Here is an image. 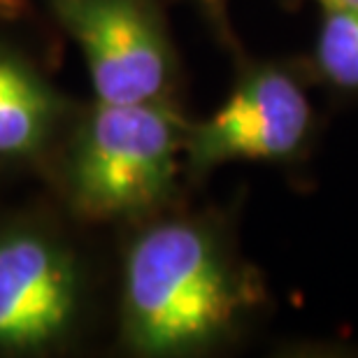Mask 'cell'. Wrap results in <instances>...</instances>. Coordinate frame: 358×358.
Returning a JSON list of instances; mask_svg holds the SVG:
<instances>
[{"instance_id":"2","label":"cell","mask_w":358,"mask_h":358,"mask_svg":"<svg viewBox=\"0 0 358 358\" xmlns=\"http://www.w3.org/2000/svg\"><path fill=\"white\" fill-rule=\"evenodd\" d=\"M189 126L168 100L98 103L70 166L77 210L91 219H117L161 207L177 186Z\"/></svg>"},{"instance_id":"3","label":"cell","mask_w":358,"mask_h":358,"mask_svg":"<svg viewBox=\"0 0 358 358\" xmlns=\"http://www.w3.org/2000/svg\"><path fill=\"white\" fill-rule=\"evenodd\" d=\"M303 63L254 61L212 117L189 126L186 163L196 173L233 161L291 166L317 138V114Z\"/></svg>"},{"instance_id":"5","label":"cell","mask_w":358,"mask_h":358,"mask_svg":"<svg viewBox=\"0 0 358 358\" xmlns=\"http://www.w3.org/2000/svg\"><path fill=\"white\" fill-rule=\"evenodd\" d=\"M77 279L68 256L35 235L0 240V345L38 347L73 317Z\"/></svg>"},{"instance_id":"1","label":"cell","mask_w":358,"mask_h":358,"mask_svg":"<svg viewBox=\"0 0 358 358\" xmlns=\"http://www.w3.org/2000/svg\"><path fill=\"white\" fill-rule=\"evenodd\" d=\"M266 300L261 272L203 221H159L126 254L124 335L140 354L210 349L242 331Z\"/></svg>"},{"instance_id":"8","label":"cell","mask_w":358,"mask_h":358,"mask_svg":"<svg viewBox=\"0 0 358 358\" xmlns=\"http://www.w3.org/2000/svg\"><path fill=\"white\" fill-rule=\"evenodd\" d=\"M207 21L231 42V28H228V0H196Z\"/></svg>"},{"instance_id":"9","label":"cell","mask_w":358,"mask_h":358,"mask_svg":"<svg viewBox=\"0 0 358 358\" xmlns=\"http://www.w3.org/2000/svg\"><path fill=\"white\" fill-rule=\"evenodd\" d=\"M319 7L324 5H340V7H352V10H358V0H314Z\"/></svg>"},{"instance_id":"4","label":"cell","mask_w":358,"mask_h":358,"mask_svg":"<svg viewBox=\"0 0 358 358\" xmlns=\"http://www.w3.org/2000/svg\"><path fill=\"white\" fill-rule=\"evenodd\" d=\"M80 45L98 103L168 100L173 47L154 0H52Z\"/></svg>"},{"instance_id":"6","label":"cell","mask_w":358,"mask_h":358,"mask_svg":"<svg viewBox=\"0 0 358 358\" xmlns=\"http://www.w3.org/2000/svg\"><path fill=\"white\" fill-rule=\"evenodd\" d=\"M56 100L31 70L0 54V154L31 152L47 135Z\"/></svg>"},{"instance_id":"7","label":"cell","mask_w":358,"mask_h":358,"mask_svg":"<svg viewBox=\"0 0 358 358\" xmlns=\"http://www.w3.org/2000/svg\"><path fill=\"white\" fill-rule=\"evenodd\" d=\"M314 45L303 63L314 84L338 96H358V10L324 5Z\"/></svg>"}]
</instances>
